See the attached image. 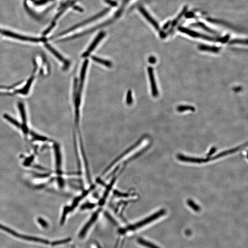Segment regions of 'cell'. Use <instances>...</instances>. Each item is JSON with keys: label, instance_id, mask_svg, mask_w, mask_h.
I'll list each match as a JSON object with an SVG mask.
<instances>
[{"label": "cell", "instance_id": "cell-19", "mask_svg": "<svg viewBox=\"0 0 248 248\" xmlns=\"http://www.w3.org/2000/svg\"><path fill=\"white\" fill-rule=\"evenodd\" d=\"M31 135L33 136V137H34V139L36 140H38V141H46L48 140V138H46V137H43V136L37 135V134H35V133H34V132H32L31 133Z\"/></svg>", "mask_w": 248, "mask_h": 248}, {"label": "cell", "instance_id": "cell-16", "mask_svg": "<svg viewBox=\"0 0 248 248\" xmlns=\"http://www.w3.org/2000/svg\"><path fill=\"white\" fill-rule=\"evenodd\" d=\"M71 239L70 238L63 239V240H58V241H54L52 242L51 245L52 246H56V245H61V244H65L67 243H69L71 241Z\"/></svg>", "mask_w": 248, "mask_h": 248}, {"label": "cell", "instance_id": "cell-13", "mask_svg": "<svg viewBox=\"0 0 248 248\" xmlns=\"http://www.w3.org/2000/svg\"><path fill=\"white\" fill-rule=\"evenodd\" d=\"M19 108L20 112L21 115L22 117V121H23V125L22 127H27L26 126V114L25 113V108L24 105L22 103H19Z\"/></svg>", "mask_w": 248, "mask_h": 248}, {"label": "cell", "instance_id": "cell-9", "mask_svg": "<svg viewBox=\"0 0 248 248\" xmlns=\"http://www.w3.org/2000/svg\"><path fill=\"white\" fill-rule=\"evenodd\" d=\"M56 163L57 169L59 170L61 165V156L59 145L57 143L54 145Z\"/></svg>", "mask_w": 248, "mask_h": 248}, {"label": "cell", "instance_id": "cell-6", "mask_svg": "<svg viewBox=\"0 0 248 248\" xmlns=\"http://www.w3.org/2000/svg\"><path fill=\"white\" fill-rule=\"evenodd\" d=\"M46 48L49 50L60 61H61L62 62V63L64 64V69H66L69 68V65H70V62H69V60H67L65 59L64 58V57L61 55L59 53H58L57 52V51H56L53 48H52V46H51L50 45H49L48 44H46Z\"/></svg>", "mask_w": 248, "mask_h": 248}, {"label": "cell", "instance_id": "cell-12", "mask_svg": "<svg viewBox=\"0 0 248 248\" xmlns=\"http://www.w3.org/2000/svg\"><path fill=\"white\" fill-rule=\"evenodd\" d=\"M33 79H34V77H33V76H32V77H31L30 78L29 80H28L27 83L25 84V85L24 87L23 88V89H22L19 90V91L17 92V93H19L22 94H23V95L27 94L28 93V92H29L30 87H31V84H32V82H33Z\"/></svg>", "mask_w": 248, "mask_h": 248}, {"label": "cell", "instance_id": "cell-22", "mask_svg": "<svg viewBox=\"0 0 248 248\" xmlns=\"http://www.w3.org/2000/svg\"><path fill=\"white\" fill-rule=\"evenodd\" d=\"M34 158V156H31L28 158L27 159L25 160V162H24V165H25V166H30L31 164V163H32V161H33Z\"/></svg>", "mask_w": 248, "mask_h": 248}, {"label": "cell", "instance_id": "cell-1", "mask_svg": "<svg viewBox=\"0 0 248 248\" xmlns=\"http://www.w3.org/2000/svg\"><path fill=\"white\" fill-rule=\"evenodd\" d=\"M166 213V210H165V209H162L161 210L155 213L154 214L150 215L146 218L144 219L143 220L137 222V223L135 224L129 226L125 228L120 229L119 230V233L121 234H124L128 231L135 230L137 229L142 227V226L152 222L153 221L161 217V216L164 215Z\"/></svg>", "mask_w": 248, "mask_h": 248}, {"label": "cell", "instance_id": "cell-15", "mask_svg": "<svg viewBox=\"0 0 248 248\" xmlns=\"http://www.w3.org/2000/svg\"><path fill=\"white\" fill-rule=\"evenodd\" d=\"M187 204L189 206L193 209V210H194L195 211L198 212L200 210V207H199V205H196L193 200H189L187 201Z\"/></svg>", "mask_w": 248, "mask_h": 248}, {"label": "cell", "instance_id": "cell-24", "mask_svg": "<svg viewBox=\"0 0 248 248\" xmlns=\"http://www.w3.org/2000/svg\"><path fill=\"white\" fill-rule=\"evenodd\" d=\"M215 150H216V149H215V147H213V148H211L209 152V153L207 155V157H209L211 155H212L215 151Z\"/></svg>", "mask_w": 248, "mask_h": 248}, {"label": "cell", "instance_id": "cell-10", "mask_svg": "<svg viewBox=\"0 0 248 248\" xmlns=\"http://www.w3.org/2000/svg\"><path fill=\"white\" fill-rule=\"evenodd\" d=\"M92 59L95 62L104 65V66H106L108 68H110L112 67V62H110V61L96 57V56H92Z\"/></svg>", "mask_w": 248, "mask_h": 248}, {"label": "cell", "instance_id": "cell-18", "mask_svg": "<svg viewBox=\"0 0 248 248\" xmlns=\"http://www.w3.org/2000/svg\"><path fill=\"white\" fill-rule=\"evenodd\" d=\"M200 49L203 50L207 51H211L212 52H218L219 49L218 48H214V47H210V46H201Z\"/></svg>", "mask_w": 248, "mask_h": 248}, {"label": "cell", "instance_id": "cell-23", "mask_svg": "<svg viewBox=\"0 0 248 248\" xmlns=\"http://www.w3.org/2000/svg\"><path fill=\"white\" fill-rule=\"evenodd\" d=\"M105 1L107 3H108L112 6L114 7L117 5L116 2L113 1L112 0H105Z\"/></svg>", "mask_w": 248, "mask_h": 248}, {"label": "cell", "instance_id": "cell-11", "mask_svg": "<svg viewBox=\"0 0 248 248\" xmlns=\"http://www.w3.org/2000/svg\"><path fill=\"white\" fill-rule=\"evenodd\" d=\"M137 241L138 244H141V245H143V246H145V247H147V248H160L157 245H156L155 244H153V243H152L150 242L144 240V239H142V238H138L137 239Z\"/></svg>", "mask_w": 248, "mask_h": 248}, {"label": "cell", "instance_id": "cell-8", "mask_svg": "<svg viewBox=\"0 0 248 248\" xmlns=\"http://www.w3.org/2000/svg\"><path fill=\"white\" fill-rule=\"evenodd\" d=\"M139 10L148 22L153 25V27H155L157 30H159V25L155 21L153 20V18H152V17L148 14V12L146 10L144 9L143 7H141L139 8Z\"/></svg>", "mask_w": 248, "mask_h": 248}, {"label": "cell", "instance_id": "cell-4", "mask_svg": "<svg viewBox=\"0 0 248 248\" xmlns=\"http://www.w3.org/2000/svg\"><path fill=\"white\" fill-rule=\"evenodd\" d=\"M105 35V33L104 32H101L99 33V34L97 35V37L95 38L94 40L92 42L91 45L89 46L87 50L83 54L82 56V57L86 58V57L89 56V55L91 54V53L93 52V50L95 48L98 44L99 43L101 40H102V39L104 37Z\"/></svg>", "mask_w": 248, "mask_h": 248}, {"label": "cell", "instance_id": "cell-27", "mask_svg": "<svg viewBox=\"0 0 248 248\" xmlns=\"http://www.w3.org/2000/svg\"><path fill=\"white\" fill-rule=\"evenodd\" d=\"M72 248H75V247H74V245H73V246H72Z\"/></svg>", "mask_w": 248, "mask_h": 248}, {"label": "cell", "instance_id": "cell-21", "mask_svg": "<svg viewBox=\"0 0 248 248\" xmlns=\"http://www.w3.org/2000/svg\"><path fill=\"white\" fill-rule=\"evenodd\" d=\"M178 110L180 112H183V111H186L187 110H194V108L190 106H180L179 108H178Z\"/></svg>", "mask_w": 248, "mask_h": 248}, {"label": "cell", "instance_id": "cell-5", "mask_svg": "<svg viewBox=\"0 0 248 248\" xmlns=\"http://www.w3.org/2000/svg\"><path fill=\"white\" fill-rule=\"evenodd\" d=\"M148 76L150 82L151 87L152 94L153 97H156L158 96V91L156 84L155 75L153 73V69L151 67L147 68Z\"/></svg>", "mask_w": 248, "mask_h": 248}, {"label": "cell", "instance_id": "cell-3", "mask_svg": "<svg viewBox=\"0 0 248 248\" xmlns=\"http://www.w3.org/2000/svg\"><path fill=\"white\" fill-rule=\"evenodd\" d=\"M1 32L3 35H6V36H9V37L14 38V39H16L23 40V41L37 42H39L40 41L42 40L40 39H38V38H31V37H27V36H22V35H18V34L12 33V32H10V31L2 30Z\"/></svg>", "mask_w": 248, "mask_h": 248}, {"label": "cell", "instance_id": "cell-20", "mask_svg": "<svg viewBox=\"0 0 248 248\" xmlns=\"http://www.w3.org/2000/svg\"><path fill=\"white\" fill-rule=\"evenodd\" d=\"M38 223L42 226L43 228H46L48 227V224L47 221H46L43 219L41 218H39L37 219Z\"/></svg>", "mask_w": 248, "mask_h": 248}, {"label": "cell", "instance_id": "cell-7", "mask_svg": "<svg viewBox=\"0 0 248 248\" xmlns=\"http://www.w3.org/2000/svg\"><path fill=\"white\" fill-rule=\"evenodd\" d=\"M98 211H97L93 215V216L91 217V218L87 222V223L84 226L83 228L82 229V230L80 231L79 234L80 238H83L84 237L85 234L87 232V231L88 230L89 228L91 227L92 224L96 221V220L98 218Z\"/></svg>", "mask_w": 248, "mask_h": 248}, {"label": "cell", "instance_id": "cell-17", "mask_svg": "<svg viewBox=\"0 0 248 248\" xmlns=\"http://www.w3.org/2000/svg\"><path fill=\"white\" fill-rule=\"evenodd\" d=\"M132 92L131 90H129L128 91L127 94V97H126V102L128 105H131L133 102V98H132Z\"/></svg>", "mask_w": 248, "mask_h": 248}, {"label": "cell", "instance_id": "cell-2", "mask_svg": "<svg viewBox=\"0 0 248 248\" xmlns=\"http://www.w3.org/2000/svg\"><path fill=\"white\" fill-rule=\"evenodd\" d=\"M0 229L5 231L7 233L11 234L15 237L17 238H21L24 240H27V241H34V242H40V243L44 244H49V242L48 240L44 239H40V238H36V237H31V236H27L23 235L20 234L14 231V230L7 228L6 226L1 225L0 224Z\"/></svg>", "mask_w": 248, "mask_h": 248}, {"label": "cell", "instance_id": "cell-26", "mask_svg": "<svg viewBox=\"0 0 248 248\" xmlns=\"http://www.w3.org/2000/svg\"><path fill=\"white\" fill-rule=\"evenodd\" d=\"M37 176L38 177H48L49 176V174H38Z\"/></svg>", "mask_w": 248, "mask_h": 248}, {"label": "cell", "instance_id": "cell-14", "mask_svg": "<svg viewBox=\"0 0 248 248\" xmlns=\"http://www.w3.org/2000/svg\"><path fill=\"white\" fill-rule=\"evenodd\" d=\"M4 118L6 119L8 121L11 123L12 124L14 125L15 126L17 127L21 128V127H22V126H21L20 124L17 121H16L15 119L12 118L10 116L7 115V114H4Z\"/></svg>", "mask_w": 248, "mask_h": 248}, {"label": "cell", "instance_id": "cell-25", "mask_svg": "<svg viewBox=\"0 0 248 248\" xmlns=\"http://www.w3.org/2000/svg\"><path fill=\"white\" fill-rule=\"evenodd\" d=\"M148 60H149V62H150L151 64H154V63H155V62H156L155 58H154L153 57H150Z\"/></svg>", "mask_w": 248, "mask_h": 248}]
</instances>
